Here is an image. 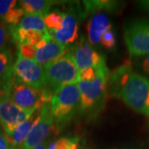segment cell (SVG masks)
Segmentation results:
<instances>
[{
	"label": "cell",
	"mask_w": 149,
	"mask_h": 149,
	"mask_svg": "<svg viewBox=\"0 0 149 149\" xmlns=\"http://www.w3.org/2000/svg\"><path fill=\"white\" fill-rule=\"evenodd\" d=\"M108 89L110 96L122 100L137 113L149 116V79L135 72L130 61L110 72Z\"/></svg>",
	"instance_id": "6da1fadb"
},
{
	"label": "cell",
	"mask_w": 149,
	"mask_h": 149,
	"mask_svg": "<svg viewBox=\"0 0 149 149\" xmlns=\"http://www.w3.org/2000/svg\"><path fill=\"white\" fill-rule=\"evenodd\" d=\"M110 71L107 65L100 68L99 74L91 82L78 81L80 91V113L86 116H96L104 110L108 94V81Z\"/></svg>",
	"instance_id": "7a4b0ae2"
},
{
	"label": "cell",
	"mask_w": 149,
	"mask_h": 149,
	"mask_svg": "<svg viewBox=\"0 0 149 149\" xmlns=\"http://www.w3.org/2000/svg\"><path fill=\"white\" fill-rule=\"evenodd\" d=\"M54 119V130H61L80 108V91L77 83L66 85L54 92L50 102Z\"/></svg>",
	"instance_id": "3957f363"
},
{
	"label": "cell",
	"mask_w": 149,
	"mask_h": 149,
	"mask_svg": "<svg viewBox=\"0 0 149 149\" xmlns=\"http://www.w3.org/2000/svg\"><path fill=\"white\" fill-rule=\"evenodd\" d=\"M43 67L47 80L46 88L52 91V94L64 86L78 82L79 70L73 55L70 52Z\"/></svg>",
	"instance_id": "277c9868"
},
{
	"label": "cell",
	"mask_w": 149,
	"mask_h": 149,
	"mask_svg": "<svg viewBox=\"0 0 149 149\" xmlns=\"http://www.w3.org/2000/svg\"><path fill=\"white\" fill-rule=\"evenodd\" d=\"M5 95L17 106L27 110H40L50 104L52 92L47 88H35L17 81L13 75Z\"/></svg>",
	"instance_id": "5b68a950"
},
{
	"label": "cell",
	"mask_w": 149,
	"mask_h": 149,
	"mask_svg": "<svg viewBox=\"0 0 149 149\" xmlns=\"http://www.w3.org/2000/svg\"><path fill=\"white\" fill-rule=\"evenodd\" d=\"M124 42L133 57L149 54V20L131 22L124 28Z\"/></svg>",
	"instance_id": "8992f818"
},
{
	"label": "cell",
	"mask_w": 149,
	"mask_h": 149,
	"mask_svg": "<svg viewBox=\"0 0 149 149\" xmlns=\"http://www.w3.org/2000/svg\"><path fill=\"white\" fill-rule=\"evenodd\" d=\"M12 73L17 81L24 85L35 88H46L47 86L44 67L34 60L17 56L12 67Z\"/></svg>",
	"instance_id": "52a82bcc"
},
{
	"label": "cell",
	"mask_w": 149,
	"mask_h": 149,
	"mask_svg": "<svg viewBox=\"0 0 149 149\" xmlns=\"http://www.w3.org/2000/svg\"><path fill=\"white\" fill-rule=\"evenodd\" d=\"M36 112V110H27L17 106L7 95H0V124L4 133H13Z\"/></svg>",
	"instance_id": "ba28073f"
},
{
	"label": "cell",
	"mask_w": 149,
	"mask_h": 149,
	"mask_svg": "<svg viewBox=\"0 0 149 149\" xmlns=\"http://www.w3.org/2000/svg\"><path fill=\"white\" fill-rule=\"evenodd\" d=\"M53 129L54 119L50 104H48L40 110L37 121L33 124L24 143L22 144V148H35L37 146L42 143Z\"/></svg>",
	"instance_id": "9c48e42d"
},
{
	"label": "cell",
	"mask_w": 149,
	"mask_h": 149,
	"mask_svg": "<svg viewBox=\"0 0 149 149\" xmlns=\"http://www.w3.org/2000/svg\"><path fill=\"white\" fill-rule=\"evenodd\" d=\"M70 52L73 55L79 70L88 68H97L102 65L106 64L104 56L96 52L91 44L85 42L84 38L75 44Z\"/></svg>",
	"instance_id": "30bf717a"
},
{
	"label": "cell",
	"mask_w": 149,
	"mask_h": 149,
	"mask_svg": "<svg viewBox=\"0 0 149 149\" xmlns=\"http://www.w3.org/2000/svg\"><path fill=\"white\" fill-rule=\"evenodd\" d=\"M64 21L61 30L50 34L52 39L63 46L74 43L78 38V21L77 16L73 11L63 13Z\"/></svg>",
	"instance_id": "8fae6325"
},
{
	"label": "cell",
	"mask_w": 149,
	"mask_h": 149,
	"mask_svg": "<svg viewBox=\"0 0 149 149\" xmlns=\"http://www.w3.org/2000/svg\"><path fill=\"white\" fill-rule=\"evenodd\" d=\"M112 29L108 17L103 13H98L90 19L86 25L88 39L91 45H98L104 32Z\"/></svg>",
	"instance_id": "7c38bea8"
},
{
	"label": "cell",
	"mask_w": 149,
	"mask_h": 149,
	"mask_svg": "<svg viewBox=\"0 0 149 149\" xmlns=\"http://www.w3.org/2000/svg\"><path fill=\"white\" fill-rule=\"evenodd\" d=\"M67 47L56 42L52 37L47 41L42 47L37 49L35 61L41 65H46L67 52Z\"/></svg>",
	"instance_id": "4fadbf2b"
},
{
	"label": "cell",
	"mask_w": 149,
	"mask_h": 149,
	"mask_svg": "<svg viewBox=\"0 0 149 149\" xmlns=\"http://www.w3.org/2000/svg\"><path fill=\"white\" fill-rule=\"evenodd\" d=\"M25 15L16 0H0V20L9 26L19 24Z\"/></svg>",
	"instance_id": "5bb4252c"
},
{
	"label": "cell",
	"mask_w": 149,
	"mask_h": 149,
	"mask_svg": "<svg viewBox=\"0 0 149 149\" xmlns=\"http://www.w3.org/2000/svg\"><path fill=\"white\" fill-rule=\"evenodd\" d=\"M40 110H37L32 117L29 119H27L26 122L19 125L12 133H8V134L4 133L6 139L8 142V143L12 146H14V147L20 146L24 143L31 128L33 126V124L35 123V122L37 121Z\"/></svg>",
	"instance_id": "9a60e30c"
},
{
	"label": "cell",
	"mask_w": 149,
	"mask_h": 149,
	"mask_svg": "<svg viewBox=\"0 0 149 149\" xmlns=\"http://www.w3.org/2000/svg\"><path fill=\"white\" fill-rule=\"evenodd\" d=\"M56 1L49 0H22L18 2L25 14L37 15L42 17L49 13L52 6L56 4Z\"/></svg>",
	"instance_id": "2e32d148"
},
{
	"label": "cell",
	"mask_w": 149,
	"mask_h": 149,
	"mask_svg": "<svg viewBox=\"0 0 149 149\" xmlns=\"http://www.w3.org/2000/svg\"><path fill=\"white\" fill-rule=\"evenodd\" d=\"M17 28L23 31H37L41 32H48L43 17L37 15H29L26 14L22 17L18 25L16 26Z\"/></svg>",
	"instance_id": "e0dca14e"
},
{
	"label": "cell",
	"mask_w": 149,
	"mask_h": 149,
	"mask_svg": "<svg viewBox=\"0 0 149 149\" xmlns=\"http://www.w3.org/2000/svg\"><path fill=\"white\" fill-rule=\"evenodd\" d=\"M45 26L50 34L61 30L63 26L64 16L63 12L53 11L43 17Z\"/></svg>",
	"instance_id": "ac0fdd59"
},
{
	"label": "cell",
	"mask_w": 149,
	"mask_h": 149,
	"mask_svg": "<svg viewBox=\"0 0 149 149\" xmlns=\"http://www.w3.org/2000/svg\"><path fill=\"white\" fill-rule=\"evenodd\" d=\"M85 9L87 13L91 11L106 9L108 11L117 10L119 3L115 1H84Z\"/></svg>",
	"instance_id": "d6986e66"
},
{
	"label": "cell",
	"mask_w": 149,
	"mask_h": 149,
	"mask_svg": "<svg viewBox=\"0 0 149 149\" xmlns=\"http://www.w3.org/2000/svg\"><path fill=\"white\" fill-rule=\"evenodd\" d=\"M79 138H61L52 142L49 145L48 149H79Z\"/></svg>",
	"instance_id": "ffe728a7"
},
{
	"label": "cell",
	"mask_w": 149,
	"mask_h": 149,
	"mask_svg": "<svg viewBox=\"0 0 149 149\" xmlns=\"http://www.w3.org/2000/svg\"><path fill=\"white\" fill-rule=\"evenodd\" d=\"M12 61H13L12 54L8 49L0 51V79L1 80H3L10 74L12 70Z\"/></svg>",
	"instance_id": "44dd1931"
},
{
	"label": "cell",
	"mask_w": 149,
	"mask_h": 149,
	"mask_svg": "<svg viewBox=\"0 0 149 149\" xmlns=\"http://www.w3.org/2000/svg\"><path fill=\"white\" fill-rule=\"evenodd\" d=\"M116 43H117V39L115 37V33L112 29L108 30L106 32H104L100 39V44L102 45V47L108 51H111L115 47Z\"/></svg>",
	"instance_id": "7402d4cb"
},
{
	"label": "cell",
	"mask_w": 149,
	"mask_h": 149,
	"mask_svg": "<svg viewBox=\"0 0 149 149\" xmlns=\"http://www.w3.org/2000/svg\"><path fill=\"white\" fill-rule=\"evenodd\" d=\"M106 64H104L97 67V68H88V69L79 70L78 74V81H85V82H91L95 79L97 75L99 74L100 68L105 65Z\"/></svg>",
	"instance_id": "603a6c76"
},
{
	"label": "cell",
	"mask_w": 149,
	"mask_h": 149,
	"mask_svg": "<svg viewBox=\"0 0 149 149\" xmlns=\"http://www.w3.org/2000/svg\"><path fill=\"white\" fill-rule=\"evenodd\" d=\"M17 47H18V56H20L22 58L35 61L36 54H37V48L34 46L23 44V45L17 46Z\"/></svg>",
	"instance_id": "cb8c5ba5"
},
{
	"label": "cell",
	"mask_w": 149,
	"mask_h": 149,
	"mask_svg": "<svg viewBox=\"0 0 149 149\" xmlns=\"http://www.w3.org/2000/svg\"><path fill=\"white\" fill-rule=\"evenodd\" d=\"M9 37H11L9 28L7 26V24L1 22H0V51L7 49V46L9 41Z\"/></svg>",
	"instance_id": "d4e9b609"
},
{
	"label": "cell",
	"mask_w": 149,
	"mask_h": 149,
	"mask_svg": "<svg viewBox=\"0 0 149 149\" xmlns=\"http://www.w3.org/2000/svg\"><path fill=\"white\" fill-rule=\"evenodd\" d=\"M138 60L136 61V66L139 70L140 72L145 74L147 78H149V54L145 55L140 57H137ZM145 76V77H146Z\"/></svg>",
	"instance_id": "484cf974"
},
{
	"label": "cell",
	"mask_w": 149,
	"mask_h": 149,
	"mask_svg": "<svg viewBox=\"0 0 149 149\" xmlns=\"http://www.w3.org/2000/svg\"><path fill=\"white\" fill-rule=\"evenodd\" d=\"M0 149H10V144L7 141L3 128L0 127Z\"/></svg>",
	"instance_id": "4316f807"
},
{
	"label": "cell",
	"mask_w": 149,
	"mask_h": 149,
	"mask_svg": "<svg viewBox=\"0 0 149 149\" xmlns=\"http://www.w3.org/2000/svg\"><path fill=\"white\" fill-rule=\"evenodd\" d=\"M139 5L142 7V8L146 12L149 13V0H144V1H140Z\"/></svg>",
	"instance_id": "83f0119b"
},
{
	"label": "cell",
	"mask_w": 149,
	"mask_h": 149,
	"mask_svg": "<svg viewBox=\"0 0 149 149\" xmlns=\"http://www.w3.org/2000/svg\"><path fill=\"white\" fill-rule=\"evenodd\" d=\"M33 149H48L47 148V143H41L40 145H38V146H37L35 148Z\"/></svg>",
	"instance_id": "f1b7e54d"
},
{
	"label": "cell",
	"mask_w": 149,
	"mask_h": 149,
	"mask_svg": "<svg viewBox=\"0 0 149 149\" xmlns=\"http://www.w3.org/2000/svg\"><path fill=\"white\" fill-rule=\"evenodd\" d=\"M148 127H149V123H148Z\"/></svg>",
	"instance_id": "f546056e"
}]
</instances>
